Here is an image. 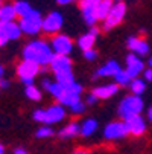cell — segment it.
<instances>
[{"mask_svg":"<svg viewBox=\"0 0 152 154\" xmlns=\"http://www.w3.org/2000/svg\"><path fill=\"white\" fill-rule=\"evenodd\" d=\"M143 79H145L146 82H152V67L145 69V72H143Z\"/></svg>","mask_w":152,"mask_h":154,"instance_id":"obj_33","label":"cell"},{"mask_svg":"<svg viewBox=\"0 0 152 154\" xmlns=\"http://www.w3.org/2000/svg\"><path fill=\"white\" fill-rule=\"evenodd\" d=\"M5 73H6V69H5V66L0 63V79L5 78Z\"/></svg>","mask_w":152,"mask_h":154,"instance_id":"obj_37","label":"cell"},{"mask_svg":"<svg viewBox=\"0 0 152 154\" xmlns=\"http://www.w3.org/2000/svg\"><path fill=\"white\" fill-rule=\"evenodd\" d=\"M116 2H122V0H116Z\"/></svg>","mask_w":152,"mask_h":154,"instance_id":"obj_43","label":"cell"},{"mask_svg":"<svg viewBox=\"0 0 152 154\" xmlns=\"http://www.w3.org/2000/svg\"><path fill=\"white\" fill-rule=\"evenodd\" d=\"M12 154H29V151L25 146H15L12 149Z\"/></svg>","mask_w":152,"mask_h":154,"instance_id":"obj_35","label":"cell"},{"mask_svg":"<svg viewBox=\"0 0 152 154\" xmlns=\"http://www.w3.org/2000/svg\"><path fill=\"white\" fill-rule=\"evenodd\" d=\"M84 93V87H82V84H79V82H72V84H69V85H66V89H64V93H62V96H61V99L58 101V104H61V105H64V107H72V105H75L76 102H79V101H82L81 99V95Z\"/></svg>","mask_w":152,"mask_h":154,"instance_id":"obj_11","label":"cell"},{"mask_svg":"<svg viewBox=\"0 0 152 154\" xmlns=\"http://www.w3.org/2000/svg\"><path fill=\"white\" fill-rule=\"evenodd\" d=\"M99 128V122L94 118H87L85 121L81 122V136L82 137H90L93 136Z\"/></svg>","mask_w":152,"mask_h":154,"instance_id":"obj_20","label":"cell"},{"mask_svg":"<svg viewBox=\"0 0 152 154\" xmlns=\"http://www.w3.org/2000/svg\"><path fill=\"white\" fill-rule=\"evenodd\" d=\"M25 96L32 102H40L43 99V90H41V87H38L35 84L26 85L25 87Z\"/></svg>","mask_w":152,"mask_h":154,"instance_id":"obj_25","label":"cell"},{"mask_svg":"<svg viewBox=\"0 0 152 154\" xmlns=\"http://www.w3.org/2000/svg\"><path fill=\"white\" fill-rule=\"evenodd\" d=\"M126 15V5L123 2H117L113 5L110 14H108V17L102 21V29L103 31H111L114 29L116 26H119L123 18Z\"/></svg>","mask_w":152,"mask_h":154,"instance_id":"obj_7","label":"cell"},{"mask_svg":"<svg viewBox=\"0 0 152 154\" xmlns=\"http://www.w3.org/2000/svg\"><path fill=\"white\" fill-rule=\"evenodd\" d=\"M9 43V38H8V34L5 31V26L3 23H0V48H5Z\"/></svg>","mask_w":152,"mask_h":154,"instance_id":"obj_30","label":"cell"},{"mask_svg":"<svg viewBox=\"0 0 152 154\" xmlns=\"http://www.w3.org/2000/svg\"><path fill=\"white\" fill-rule=\"evenodd\" d=\"M12 3H14V8H15V12H17L18 18H23V17L29 15L34 11L32 5L28 2V0H14Z\"/></svg>","mask_w":152,"mask_h":154,"instance_id":"obj_23","label":"cell"},{"mask_svg":"<svg viewBox=\"0 0 152 154\" xmlns=\"http://www.w3.org/2000/svg\"><path fill=\"white\" fill-rule=\"evenodd\" d=\"M82 55H84V60H87V61H96L97 57H99V54H97L96 49L85 51V52H82Z\"/></svg>","mask_w":152,"mask_h":154,"instance_id":"obj_31","label":"cell"},{"mask_svg":"<svg viewBox=\"0 0 152 154\" xmlns=\"http://www.w3.org/2000/svg\"><path fill=\"white\" fill-rule=\"evenodd\" d=\"M49 70L53 73L55 81L62 84V85H69L75 82V72H73V63L70 57H64V55H55L52 63L49 64Z\"/></svg>","mask_w":152,"mask_h":154,"instance_id":"obj_2","label":"cell"},{"mask_svg":"<svg viewBox=\"0 0 152 154\" xmlns=\"http://www.w3.org/2000/svg\"><path fill=\"white\" fill-rule=\"evenodd\" d=\"M64 26V17L59 11H50L43 18V32L47 35H56Z\"/></svg>","mask_w":152,"mask_h":154,"instance_id":"obj_10","label":"cell"},{"mask_svg":"<svg viewBox=\"0 0 152 154\" xmlns=\"http://www.w3.org/2000/svg\"><path fill=\"white\" fill-rule=\"evenodd\" d=\"M72 154H93V152H90V151H87V149H75Z\"/></svg>","mask_w":152,"mask_h":154,"instance_id":"obj_39","label":"cell"},{"mask_svg":"<svg viewBox=\"0 0 152 154\" xmlns=\"http://www.w3.org/2000/svg\"><path fill=\"white\" fill-rule=\"evenodd\" d=\"M113 5H114L113 0H100V2L97 3V6H96V17H97V21H99V20L103 21V20L108 17V14H110Z\"/></svg>","mask_w":152,"mask_h":154,"instance_id":"obj_22","label":"cell"},{"mask_svg":"<svg viewBox=\"0 0 152 154\" xmlns=\"http://www.w3.org/2000/svg\"><path fill=\"white\" fill-rule=\"evenodd\" d=\"M85 108H87V104H85L84 101H79V102H76L75 105H72L69 110H70V113H72V115L79 116V115H82V113L85 112Z\"/></svg>","mask_w":152,"mask_h":154,"instance_id":"obj_29","label":"cell"},{"mask_svg":"<svg viewBox=\"0 0 152 154\" xmlns=\"http://www.w3.org/2000/svg\"><path fill=\"white\" fill-rule=\"evenodd\" d=\"M67 112H66V107L61 105V104H52L46 108H37L32 112V119L38 124L43 125H50L52 124H59L66 119Z\"/></svg>","mask_w":152,"mask_h":154,"instance_id":"obj_3","label":"cell"},{"mask_svg":"<svg viewBox=\"0 0 152 154\" xmlns=\"http://www.w3.org/2000/svg\"><path fill=\"white\" fill-rule=\"evenodd\" d=\"M119 89H120V87H119L116 82H108V84L96 85L91 92H93V95H94L99 101H106V99L113 98L114 95H117Z\"/></svg>","mask_w":152,"mask_h":154,"instance_id":"obj_17","label":"cell"},{"mask_svg":"<svg viewBox=\"0 0 152 154\" xmlns=\"http://www.w3.org/2000/svg\"><path fill=\"white\" fill-rule=\"evenodd\" d=\"M146 116H148V121L152 124V105L148 108V112H146Z\"/></svg>","mask_w":152,"mask_h":154,"instance_id":"obj_38","label":"cell"},{"mask_svg":"<svg viewBox=\"0 0 152 154\" xmlns=\"http://www.w3.org/2000/svg\"><path fill=\"white\" fill-rule=\"evenodd\" d=\"M3 3H5V2H3V0H0V9H2V6H3Z\"/></svg>","mask_w":152,"mask_h":154,"instance_id":"obj_42","label":"cell"},{"mask_svg":"<svg viewBox=\"0 0 152 154\" xmlns=\"http://www.w3.org/2000/svg\"><path fill=\"white\" fill-rule=\"evenodd\" d=\"M114 82L119 85V87H129V82H131V78L128 76V73L122 69L116 76H114Z\"/></svg>","mask_w":152,"mask_h":154,"instance_id":"obj_28","label":"cell"},{"mask_svg":"<svg viewBox=\"0 0 152 154\" xmlns=\"http://www.w3.org/2000/svg\"><path fill=\"white\" fill-rule=\"evenodd\" d=\"M55 136V130L50 125H41L35 130V137L37 139H50Z\"/></svg>","mask_w":152,"mask_h":154,"instance_id":"obj_27","label":"cell"},{"mask_svg":"<svg viewBox=\"0 0 152 154\" xmlns=\"http://www.w3.org/2000/svg\"><path fill=\"white\" fill-rule=\"evenodd\" d=\"M55 2H56L58 5H61V6H66V5H69V3L75 2V0H55Z\"/></svg>","mask_w":152,"mask_h":154,"instance_id":"obj_36","label":"cell"},{"mask_svg":"<svg viewBox=\"0 0 152 154\" xmlns=\"http://www.w3.org/2000/svg\"><path fill=\"white\" fill-rule=\"evenodd\" d=\"M17 12L14 8V3H3L2 9H0V23H11L15 21Z\"/></svg>","mask_w":152,"mask_h":154,"instance_id":"obj_21","label":"cell"},{"mask_svg":"<svg viewBox=\"0 0 152 154\" xmlns=\"http://www.w3.org/2000/svg\"><path fill=\"white\" fill-rule=\"evenodd\" d=\"M125 122H126V125H128L129 134L139 137V136H143V134L146 133V127H148V125H146V121H145V118H143L142 115L134 116V118L128 119V121H125Z\"/></svg>","mask_w":152,"mask_h":154,"instance_id":"obj_18","label":"cell"},{"mask_svg":"<svg viewBox=\"0 0 152 154\" xmlns=\"http://www.w3.org/2000/svg\"><path fill=\"white\" fill-rule=\"evenodd\" d=\"M146 67H145V63H143L142 57H139L136 54H131V52L126 55V58H125V69L123 70L128 73V76L131 79L139 78V75L143 73Z\"/></svg>","mask_w":152,"mask_h":154,"instance_id":"obj_12","label":"cell"},{"mask_svg":"<svg viewBox=\"0 0 152 154\" xmlns=\"http://www.w3.org/2000/svg\"><path fill=\"white\" fill-rule=\"evenodd\" d=\"M81 136V122L72 121L67 125H64L59 131H58V137L62 140H69V139H75Z\"/></svg>","mask_w":152,"mask_h":154,"instance_id":"obj_19","label":"cell"},{"mask_svg":"<svg viewBox=\"0 0 152 154\" xmlns=\"http://www.w3.org/2000/svg\"><path fill=\"white\" fill-rule=\"evenodd\" d=\"M0 154H6V146L0 142Z\"/></svg>","mask_w":152,"mask_h":154,"instance_id":"obj_40","label":"cell"},{"mask_svg":"<svg viewBox=\"0 0 152 154\" xmlns=\"http://www.w3.org/2000/svg\"><path fill=\"white\" fill-rule=\"evenodd\" d=\"M43 14L37 9H34L29 15L20 18L18 25L21 28V32L23 35L28 37H37L40 32H43Z\"/></svg>","mask_w":152,"mask_h":154,"instance_id":"obj_6","label":"cell"},{"mask_svg":"<svg viewBox=\"0 0 152 154\" xmlns=\"http://www.w3.org/2000/svg\"><path fill=\"white\" fill-rule=\"evenodd\" d=\"M40 73H41V66L31 63V61H26V60H21L15 67V75H17L18 81L25 87L35 84V79Z\"/></svg>","mask_w":152,"mask_h":154,"instance_id":"obj_5","label":"cell"},{"mask_svg":"<svg viewBox=\"0 0 152 154\" xmlns=\"http://www.w3.org/2000/svg\"><path fill=\"white\" fill-rule=\"evenodd\" d=\"M99 99L93 95V92H90V93H87V96H85V99H84V102L87 104V105H94L96 102H97Z\"/></svg>","mask_w":152,"mask_h":154,"instance_id":"obj_32","label":"cell"},{"mask_svg":"<svg viewBox=\"0 0 152 154\" xmlns=\"http://www.w3.org/2000/svg\"><path fill=\"white\" fill-rule=\"evenodd\" d=\"M120 70H122L120 63L116 61V60H110V61H106L103 66H100L99 69H96L93 78L94 79H97V78H114Z\"/></svg>","mask_w":152,"mask_h":154,"instance_id":"obj_16","label":"cell"},{"mask_svg":"<svg viewBox=\"0 0 152 154\" xmlns=\"http://www.w3.org/2000/svg\"><path fill=\"white\" fill-rule=\"evenodd\" d=\"M96 6L97 3L94 2H88V0H81V3H79V9H81V15L85 21V25L87 26H96L97 23V17H96Z\"/></svg>","mask_w":152,"mask_h":154,"instance_id":"obj_13","label":"cell"},{"mask_svg":"<svg viewBox=\"0 0 152 154\" xmlns=\"http://www.w3.org/2000/svg\"><path fill=\"white\" fill-rule=\"evenodd\" d=\"M55 54L50 48V43L43 38L29 40L21 49V60L35 63L41 67H49Z\"/></svg>","mask_w":152,"mask_h":154,"instance_id":"obj_1","label":"cell"},{"mask_svg":"<svg viewBox=\"0 0 152 154\" xmlns=\"http://www.w3.org/2000/svg\"><path fill=\"white\" fill-rule=\"evenodd\" d=\"M0 92H2V90H0Z\"/></svg>","mask_w":152,"mask_h":154,"instance_id":"obj_44","label":"cell"},{"mask_svg":"<svg viewBox=\"0 0 152 154\" xmlns=\"http://www.w3.org/2000/svg\"><path fill=\"white\" fill-rule=\"evenodd\" d=\"M5 26V31L8 34V38L9 41H17L21 38V35H23V32H21V28L20 25L17 23V21H11V23H3Z\"/></svg>","mask_w":152,"mask_h":154,"instance_id":"obj_24","label":"cell"},{"mask_svg":"<svg viewBox=\"0 0 152 154\" xmlns=\"http://www.w3.org/2000/svg\"><path fill=\"white\" fill-rule=\"evenodd\" d=\"M148 64H149V67H152V55L149 57V61H148Z\"/></svg>","mask_w":152,"mask_h":154,"instance_id":"obj_41","label":"cell"},{"mask_svg":"<svg viewBox=\"0 0 152 154\" xmlns=\"http://www.w3.org/2000/svg\"><path fill=\"white\" fill-rule=\"evenodd\" d=\"M11 87V81L8 78H3V79H0V90H6Z\"/></svg>","mask_w":152,"mask_h":154,"instance_id":"obj_34","label":"cell"},{"mask_svg":"<svg viewBox=\"0 0 152 154\" xmlns=\"http://www.w3.org/2000/svg\"><path fill=\"white\" fill-rule=\"evenodd\" d=\"M126 48L131 51V54H136L139 57H145L151 51L149 43L142 37H129L126 40Z\"/></svg>","mask_w":152,"mask_h":154,"instance_id":"obj_15","label":"cell"},{"mask_svg":"<svg viewBox=\"0 0 152 154\" xmlns=\"http://www.w3.org/2000/svg\"><path fill=\"white\" fill-rule=\"evenodd\" d=\"M128 134H129V130L125 121H113L106 124L102 131V136L106 140H120L125 139Z\"/></svg>","mask_w":152,"mask_h":154,"instance_id":"obj_9","label":"cell"},{"mask_svg":"<svg viewBox=\"0 0 152 154\" xmlns=\"http://www.w3.org/2000/svg\"><path fill=\"white\" fill-rule=\"evenodd\" d=\"M99 32H100L99 28H96V26L90 28L88 32L82 34V35L78 38V41H76L78 48H79L82 52L90 51V49H94V45H96V40H97V37H99Z\"/></svg>","mask_w":152,"mask_h":154,"instance_id":"obj_14","label":"cell"},{"mask_svg":"<svg viewBox=\"0 0 152 154\" xmlns=\"http://www.w3.org/2000/svg\"><path fill=\"white\" fill-rule=\"evenodd\" d=\"M145 108V102L142 99V96H136V95H128L123 96L122 101L117 105V115L120 118V121H128L134 116L142 115Z\"/></svg>","mask_w":152,"mask_h":154,"instance_id":"obj_4","label":"cell"},{"mask_svg":"<svg viewBox=\"0 0 152 154\" xmlns=\"http://www.w3.org/2000/svg\"><path fill=\"white\" fill-rule=\"evenodd\" d=\"M146 90V81L143 78H134L129 82V92L131 95H136V96H142Z\"/></svg>","mask_w":152,"mask_h":154,"instance_id":"obj_26","label":"cell"},{"mask_svg":"<svg viewBox=\"0 0 152 154\" xmlns=\"http://www.w3.org/2000/svg\"><path fill=\"white\" fill-rule=\"evenodd\" d=\"M73 40L67 34H56L50 38V48L55 55H64V57H70L73 52Z\"/></svg>","mask_w":152,"mask_h":154,"instance_id":"obj_8","label":"cell"}]
</instances>
